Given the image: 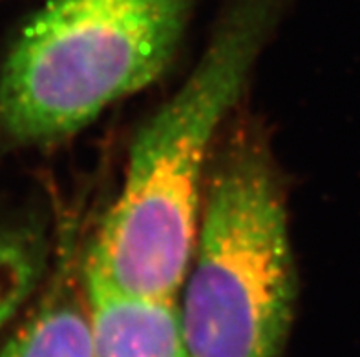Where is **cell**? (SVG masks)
I'll list each match as a JSON object with an SVG mask.
<instances>
[{
	"label": "cell",
	"mask_w": 360,
	"mask_h": 357,
	"mask_svg": "<svg viewBox=\"0 0 360 357\" xmlns=\"http://www.w3.org/2000/svg\"><path fill=\"white\" fill-rule=\"evenodd\" d=\"M273 9L269 0L234 8L188 77L134 139L121 190L84 255L119 288L178 299L210 155L269 39Z\"/></svg>",
	"instance_id": "1"
},
{
	"label": "cell",
	"mask_w": 360,
	"mask_h": 357,
	"mask_svg": "<svg viewBox=\"0 0 360 357\" xmlns=\"http://www.w3.org/2000/svg\"><path fill=\"white\" fill-rule=\"evenodd\" d=\"M179 292L194 357H280L297 271L278 173L249 133L234 137L210 168Z\"/></svg>",
	"instance_id": "2"
},
{
	"label": "cell",
	"mask_w": 360,
	"mask_h": 357,
	"mask_svg": "<svg viewBox=\"0 0 360 357\" xmlns=\"http://www.w3.org/2000/svg\"><path fill=\"white\" fill-rule=\"evenodd\" d=\"M191 0H51L0 73V131L18 144L75 135L165 73Z\"/></svg>",
	"instance_id": "3"
},
{
	"label": "cell",
	"mask_w": 360,
	"mask_h": 357,
	"mask_svg": "<svg viewBox=\"0 0 360 357\" xmlns=\"http://www.w3.org/2000/svg\"><path fill=\"white\" fill-rule=\"evenodd\" d=\"M0 357H96L84 253L73 227L60 237L44 292L0 346Z\"/></svg>",
	"instance_id": "4"
},
{
	"label": "cell",
	"mask_w": 360,
	"mask_h": 357,
	"mask_svg": "<svg viewBox=\"0 0 360 357\" xmlns=\"http://www.w3.org/2000/svg\"><path fill=\"white\" fill-rule=\"evenodd\" d=\"M84 281L96 357H194L178 299L127 292L91 268L86 257Z\"/></svg>",
	"instance_id": "5"
},
{
	"label": "cell",
	"mask_w": 360,
	"mask_h": 357,
	"mask_svg": "<svg viewBox=\"0 0 360 357\" xmlns=\"http://www.w3.org/2000/svg\"><path fill=\"white\" fill-rule=\"evenodd\" d=\"M50 244L41 228L0 234V334L33 295L48 271Z\"/></svg>",
	"instance_id": "6"
}]
</instances>
